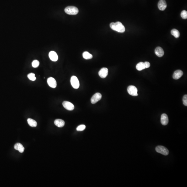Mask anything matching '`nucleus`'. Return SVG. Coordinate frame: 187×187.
Masks as SVG:
<instances>
[{
	"instance_id": "f257e3e1",
	"label": "nucleus",
	"mask_w": 187,
	"mask_h": 187,
	"mask_svg": "<svg viewBox=\"0 0 187 187\" xmlns=\"http://www.w3.org/2000/svg\"><path fill=\"white\" fill-rule=\"evenodd\" d=\"M110 27L112 29L118 32L123 33L126 30L124 25L120 22L111 23L110 24Z\"/></svg>"
},
{
	"instance_id": "f03ea898",
	"label": "nucleus",
	"mask_w": 187,
	"mask_h": 187,
	"mask_svg": "<svg viewBox=\"0 0 187 187\" xmlns=\"http://www.w3.org/2000/svg\"><path fill=\"white\" fill-rule=\"evenodd\" d=\"M65 11L67 14L70 15H76L78 13V9L73 6H69L65 8Z\"/></svg>"
},
{
	"instance_id": "7ed1b4c3",
	"label": "nucleus",
	"mask_w": 187,
	"mask_h": 187,
	"mask_svg": "<svg viewBox=\"0 0 187 187\" xmlns=\"http://www.w3.org/2000/svg\"><path fill=\"white\" fill-rule=\"evenodd\" d=\"M156 150L157 153H160L165 156H167L169 154V151L168 149L164 146L159 145L156 148Z\"/></svg>"
},
{
	"instance_id": "20e7f679",
	"label": "nucleus",
	"mask_w": 187,
	"mask_h": 187,
	"mask_svg": "<svg viewBox=\"0 0 187 187\" xmlns=\"http://www.w3.org/2000/svg\"><path fill=\"white\" fill-rule=\"evenodd\" d=\"M71 85L74 89L78 88L79 87V82L78 79L75 76H72L71 78Z\"/></svg>"
},
{
	"instance_id": "39448f33",
	"label": "nucleus",
	"mask_w": 187,
	"mask_h": 187,
	"mask_svg": "<svg viewBox=\"0 0 187 187\" xmlns=\"http://www.w3.org/2000/svg\"><path fill=\"white\" fill-rule=\"evenodd\" d=\"M128 92L130 95L132 96H137L138 89L135 86L130 85L127 88Z\"/></svg>"
},
{
	"instance_id": "423d86ee",
	"label": "nucleus",
	"mask_w": 187,
	"mask_h": 187,
	"mask_svg": "<svg viewBox=\"0 0 187 187\" xmlns=\"http://www.w3.org/2000/svg\"><path fill=\"white\" fill-rule=\"evenodd\" d=\"M102 98V95L100 93H96L93 96L92 98H91V103L93 104H95L98 102V101H99Z\"/></svg>"
},
{
	"instance_id": "0eeeda50",
	"label": "nucleus",
	"mask_w": 187,
	"mask_h": 187,
	"mask_svg": "<svg viewBox=\"0 0 187 187\" xmlns=\"http://www.w3.org/2000/svg\"><path fill=\"white\" fill-rule=\"evenodd\" d=\"M62 105L65 109L69 111H72L74 109L73 104L69 101H65L62 103Z\"/></svg>"
},
{
	"instance_id": "6e6552de",
	"label": "nucleus",
	"mask_w": 187,
	"mask_h": 187,
	"mask_svg": "<svg viewBox=\"0 0 187 187\" xmlns=\"http://www.w3.org/2000/svg\"><path fill=\"white\" fill-rule=\"evenodd\" d=\"M108 74V69L106 68H101L99 72V74L100 77L102 78H105Z\"/></svg>"
},
{
	"instance_id": "1a4fd4ad",
	"label": "nucleus",
	"mask_w": 187,
	"mask_h": 187,
	"mask_svg": "<svg viewBox=\"0 0 187 187\" xmlns=\"http://www.w3.org/2000/svg\"><path fill=\"white\" fill-rule=\"evenodd\" d=\"M47 83L49 86L51 87L55 88L57 85L56 81L54 78L50 77L47 79Z\"/></svg>"
},
{
	"instance_id": "9d476101",
	"label": "nucleus",
	"mask_w": 187,
	"mask_h": 187,
	"mask_svg": "<svg viewBox=\"0 0 187 187\" xmlns=\"http://www.w3.org/2000/svg\"><path fill=\"white\" fill-rule=\"evenodd\" d=\"M158 6L159 10L160 11H164L167 6L166 1L165 0H160L158 3Z\"/></svg>"
},
{
	"instance_id": "9b49d317",
	"label": "nucleus",
	"mask_w": 187,
	"mask_h": 187,
	"mask_svg": "<svg viewBox=\"0 0 187 187\" xmlns=\"http://www.w3.org/2000/svg\"><path fill=\"white\" fill-rule=\"evenodd\" d=\"M161 123L162 125L166 126L168 124L169 120L167 115L166 114H163L161 115L160 119Z\"/></svg>"
},
{
	"instance_id": "f8f14e48",
	"label": "nucleus",
	"mask_w": 187,
	"mask_h": 187,
	"mask_svg": "<svg viewBox=\"0 0 187 187\" xmlns=\"http://www.w3.org/2000/svg\"><path fill=\"white\" fill-rule=\"evenodd\" d=\"M49 57L52 61H56L58 60V57L57 54L55 52L51 51L49 53Z\"/></svg>"
},
{
	"instance_id": "ddd939ff",
	"label": "nucleus",
	"mask_w": 187,
	"mask_h": 187,
	"mask_svg": "<svg viewBox=\"0 0 187 187\" xmlns=\"http://www.w3.org/2000/svg\"><path fill=\"white\" fill-rule=\"evenodd\" d=\"M183 72L181 70H178L174 72L173 77L174 79L177 80L183 76Z\"/></svg>"
},
{
	"instance_id": "4468645a",
	"label": "nucleus",
	"mask_w": 187,
	"mask_h": 187,
	"mask_svg": "<svg viewBox=\"0 0 187 187\" xmlns=\"http://www.w3.org/2000/svg\"><path fill=\"white\" fill-rule=\"evenodd\" d=\"M155 53L157 56L161 57L164 56V50L160 47H157L155 50Z\"/></svg>"
},
{
	"instance_id": "2eb2a0df",
	"label": "nucleus",
	"mask_w": 187,
	"mask_h": 187,
	"mask_svg": "<svg viewBox=\"0 0 187 187\" xmlns=\"http://www.w3.org/2000/svg\"><path fill=\"white\" fill-rule=\"evenodd\" d=\"M54 123L58 127L62 128L65 126V121L61 119H57L54 121Z\"/></svg>"
},
{
	"instance_id": "dca6fc26",
	"label": "nucleus",
	"mask_w": 187,
	"mask_h": 187,
	"mask_svg": "<svg viewBox=\"0 0 187 187\" xmlns=\"http://www.w3.org/2000/svg\"><path fill=\"white\" fill-rule=\"evenodd\" d=\"M14 148L17 150H18L20 153H23L24 151V148L22 144L19 143H17L14 145Z\"/></svg>"
},
{
	"instance_id": "f3484780",
	"label": "nucleus",
	"mask_w": 187,
	"mask_h": 187,
	"mask_svg": "<svg viewBox=\"0 0 187 187\" xmlns=\"http://www.w3.org/2000/svg\"><path fill=\"white\" fill-rule=\"evenodd\" d=\"M28 122L29 126L32 127H35L37 126V122L32 118H29L28 119Z\"/></svg>"
},
{
	"instance_id": "a211bd4d",
	"label": "nucleus",
	"mask_w": 187,
	"mask_h": 187,
	"mask_svg": "<svg viewBox=\"0 0 187 187\" xmlns=\"http://www.w3.org/2000/svg\"><path fill=\"white\" fill-rule=\"evenodd\" d=\"M136 68L137 70L139 71H141L145 69L144 63L143 62H140L138 63L136 65Z\"/></svg>"
},
{
	"instance_id": "6ab92c4d",
	"label": "nucleus",
	"mask_w": 187,
	"mask_h": 187,
	"mask_svg": "<svg viewBox=\"0 0 187 187\" xmlns=\"http://www.w3.org/2000/svg\"><path fill=\"white\" fill-rule=\"evenodd\" d=\"M171 33L172 35L174 36L176 38H179L180 36V33L178 30L176 29H173L171 31Z\"/></svg>"
},
{
	"instance_id": "aec40b11",
	"label": "nucleus",
	"mask_w": 187,
	"mask_h": 187,
	"mask_svg": "<svg viewBox=\"0 0 187 187\" xmlns=\"http://www.w3.org/2000/svg\"><path fill=\"white\" fill-rule=\"evenodd\" d=\"M83 56L85 59H87V60L92 59L93 58L92 55L87 51L84 52L83 54Z\"/></svg>"
},
{
	"instance_id": "412c9836",
	"label": "nucleus",
	"mask_w": 187,
	"mask_h": 187,
	"mask_svg": "<svg viewBox=\"0 0 187 187\" xmlns=\"http://www.w3.org/2000/svg\"><path fill=\"white\" fill-rule=\"evenodd\" d=\"M28 77L29 80L34 81L36 80V78L35 77V74L34 73H31L28 74Z\"/></svg>"
},
{
	"instance_id": "4be33fe9",
	"label": "nucleus",
	"mask_w": 187,
	"mask_h": 187,
	"mask_svg": "<svg viewBox=\"0 0 187 187\" xmlns=\"http://www.w3.org/2000/svg\"><path fill=\"white\" fill-rule=\"evenodd\" d=\"M40 62L39 61L37 60H34L32 62V66L33 67L36 68L38 67L39 65Z\"/></svg>"
},
{
	"instance_id": "5701e85b",
	"label": "nucleus",
	"mask_w": 187,
	"mask_h": 187,
	"mask_svg": "<svg viewBox=\"0 0 187 187\" xmlns=\"http://www.w3.org/2000/svg\"><path fill=\"white\" fill-rule=\"evenodd\" d=\"M181 16L183 19H187V12L185 10H184L181 12Z\"/></svg>"
},
{
	"instance_id": "b1692460",
	"label": "nucleus",
	"mask_w": 187,
	"mask_h": 187,
	"mask_svg": "<svg viewBox=\"0 0 187 187\" xmlns=\"http://www.w3.org/2000/svg\"><path fill=\"white\" fill-rule=\"evenodd\" d=\"M86 129V126L83 124L80 125L77 128L76 130L77 131H83Z\"/></svg>"
},
{
	"instance_id": "393cba45",
	"label": "nucleus",
	"mask_w": 187,
	"mask_h": 187,
	"mask_svg": "<svg viewBox=\"0 0 187 187\" xmlns=\"http://www.w3.org/2000/svg\"><path fill=\"white\" fill-rule=\"evenodd\" d=\"M183 101L184 105L185 106H187V95H185L183 98Z\"/></svg>"
},
{
	"instance_id": "a878e982",
	"label": "nucleus",
	"mask_w": 187,
	"mask_h": 187,
	"mask_svg": "<svg viewBox=\"0 0 187 187\" xmlns=\"http://www.w3.org/2000/svg\"><path fill=\"white\" fill-rule=\"evenodd\" d=\"M144 66H145V68H149V67H150V63L146 61L144 62Z\"/></svg>"
}]
</instances>
